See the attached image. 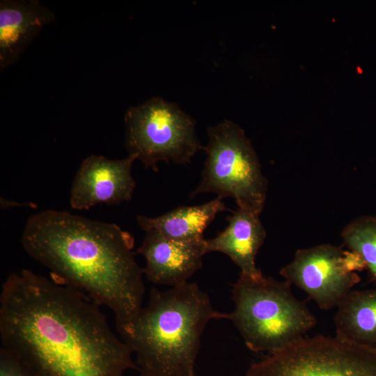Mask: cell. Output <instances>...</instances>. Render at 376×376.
<instances>
[{
	"mask_svg": "<svg viewBox=\"0 0 376 376\" xmlns=\"http://www.w3.org/2000/svg\"><path fill=\"white\" fill-rule=\"evenodd\" d=\"M0 336L1 347L34 376H123L139 369L99 304L29 269L2 283Z\"/></svg>",
	"mask_w": 376,
	"mask_h": 376,
	"instance_id": "cell-1",
	"label": "cell"
},
{
	"mask_svg": "<svg viewBox=\"0 0 376 376\" xmlns=\"http://www.w3.org/2000/svg\"><path fill=\"white\" fill-rule=\"evenodd\" d=\"M21 242L51 279L108 308L120 336L130 331L143 306L145 285L129 232L115 224L47 210L28 219Z\"/></svg>",
	"mask_w": 376,
	"mask_h": 376,
	"instance_id": "cell-2",
	"label": "cell"
},
{
	"mask_svg": "<svg viewBox=\"0 0 376 376\" xmlns=\"http://www.w3.org/2000/svg\"><path fill=\"white\" fill-rule=\"evenodd\" d=\"M226 319L209 295L188 281L166 290L152 288L130 331L122 339L136 357L141 373L196 376L201 338L211 320Z\"/></svg>",
	"mask_w": 376,
	"mask_h": 376,
	"instance_id": "cell-3",
	"label": "cell"
},
{
	"mask_svg": "<svg viewBox=\"0 0 376 376\" xmlns=\"http://www.w3.org/2000/svg\"><path fill=\"white\" fill-rule=\"evenodd\" d=\"M291 284L263 276L243 274L233 285L235 308L226 313L253 352H278L303 338L316 324L304 301L294 296Z\"/></svg>",
	"mask_w": 376,
	"mask_h": 376,
	"instance_id": "cell-4",
	"label": "cell"
},
{
	"mask_svg": "<svg viewBox=\"0 0 376 376\" xmlns=\"http://www.w3.org/2000/svg\"><path fill=\"white\" fill-rule=\"evenodd\" d=\"M208 142L201 180L190 193L232 198L237 207L260 214L268 182L259 159L244 130L230 120L207 128Z\"/></svg>",
	"mask_w": 376,
	"mask_h": 376,
	"instance_id": "cell-5",
	"label": "cell"
},
{
	"mask_svg": "<svg viewBox=\"0 0 376 376\" xmlns=\"http://www.w3.org/2000/svg\"><path fill=\"white\" fill-rule=\"evenodd\" d=\"M124 121L128 153L146 169L157 171L159 162L186 165L203 149L194 120L176 104L160 97L130 107Z\"/></svg>",
	"mask_w": 376,
	"mask_h": 376,
	"instance_id": "cell-6",
	"label": "cell"
},
{
	"mask_svg": "<svg viewBox=\"0 0 376 376\" xmlns=\"http://www.w3.org/2000/svg\"><path fill=\"white\" fill-rule=\"evenodd\" d=\"M246 376H376V350L336 336L304 337L253 363Z\"/></svg>",
	"mask_w": 376,
	"mask_h": 376,
	"instance_id": "cell-7",
	"label": "cell"
},
{
	"mask_svg": "<svg viewBox=\"0 0 376 376\" xmlns=\"http://www.w3.org/2000/svg\"><path fill=\"white\" fill-rule=\"evenodd\" d=\"M366 268L356 252L329 244L299 249L283 267L285 281L304 291L320 308L337 307L359 282L357 272Z\"/></svg>",
	"mask_w": 376,
	"mask_h": 376,
	"instance_id": "cell-8",
	"label": "cell"
},
{
	"mask_svg": "<svg viewBox=\"0 0 376 376\" xmlns=\"http://www.w3.org/2000/svg\"><path fill=\"white\" fill-rule=\"evenodd\" d=\"M136 158L128 155L110 159L91 155L81 164L70 189V203L75 210H88L101 203L118 204L131 200L136 188L132 168Z\"/></svg>",
	"mask_w": 376,
	"mask_h": 376,
	"instance_id": "cell-9",
	"label": "cell"
},
{
	"mask_svg": "<svg viewBox=\"0 0 376 376\" xmlns=\"http://www.w3.org/2000/svg\"><path fill=\"white\" fill-rule=\"evenodd\" d=\"M205 240L176 241L154 230L146 231L136 251L145 258L144 276L155 284L171 287L187 282L203 265Z\"/></svg>",
	"mask_w": 376,
	"mask_h": 376,
	"instance_id": "cell-10",
	"label": "cell"
},
{
	"mask_svg": "<svg viewBox=\"0 0 376 376\" xmlns=\"http://www.w3.org/2000/svg\"><path fill=\"white\" fill-rule=\"evenodd\" d=\"M54 14L38 0L0 1V69L18 61Z\"/></svg>",
	"mask_w": 376,
	"mask_h": 376,
	"instance_id": "cell-11",
	"label": "cell"
},
{
	"mask_svg": "<svg viewBox=\"0 0 376 376\" xmlns=\"http://www.w3.org/2000/svg\"><path fill=\"white\" fill-rule=\"evenodd\" d=\"M260 214L237 207L227 217L228 226L217 235L205 240L206 253L220 252L240 267V274L252 279L263 276L256 258L266 238Z\"/></svg>",
	"mask_w": 376,
	"mask_h": 376,
	"instance_id": "cell-12",
	"label": "cell"
},
{
	"mask_svg": "<svg viewBox=\"0 0 376 376\" xmlns=\"http://www.w3.org/2000/svg\"><path fill=\"white\" fill-rule=\"evenodd\" d=\"M222 199L217 197L194 206H181L156 217L137 216L139 226L145 231L154 230L164 237L182 242L204 240L203 233L217 214L227 210Z\"/></svg>",
	"mask_w": 376,
	"mask_h": 376,
	"instance_id": "cell-13",
	"label": "cell"
},
{
	"mask_svg": "<svg viewBox=\"0 0 376 376\" xmlns=\"http://www.w3.org/2000/svg\"><path fill=\"white\" fill-rule=\"evenodd\" d=\"M336 336L376 350V289L352 290L338 305Z\"/></svg>",
	"mask_w": 376,
	"mask_h": 376,
	"instance_id": "cell-14",
	"label": "cell"
},
{
	"mask_svg": "<svg viewBox=\"0 0 376 376\" xmlns=\"http://www.w3.org/2000/svg\"><path fill=\"white\" fill-rule=\"evenodd\" d=\"M344 244L357 253L376 281V217L363 216L349 223L341 232Z\"/></svg>",
	"mask_w": 376,
	"mask_h": 376,
	"instance_id": "cell-15",
	"label": "cell"
},
{
	"mask_svg": "<svg viewBox=\"0 0 376 376\" xmlns=\"http://www.w3.org/2000/svg\"><path fill=\"white\" fill-rule=\"evenodd\" d=\"M0 376H34L26 366L5 348L0 347Z\"/></svg>",
	"mask_w": 376,
	"mask_h": 376,
	"instance_id": "cell-16",
	"label": "cell"
},
{
	"mask_svg": "<svg viewBox=\"0 0 376 376\" xmlns=\"http://www.w3.org/2000/svg\"><path fill=\"white\" fill-rule=\"evenodd\" d=\"M141 376H153V375H148V374H146V373H141Z\"/></svg>",
	"mask_w": 376,
	"mask_h": 376,
	"instance_id": "cell-17",
	"label": "cell"
}]
</instances>
